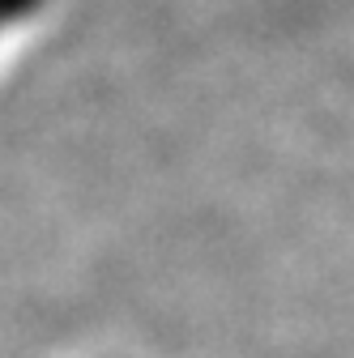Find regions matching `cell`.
Returning <instances> with one entry per match:
<instances>
[{
    "label": "cell",
    "instance_id": "6da1fadb",
    "mask_svg": "<svg viewBox=\"0 0 354 358\" xmlns=\"http://www.w3.org/2000/svg\"><path fill=\"white\" fill-rule=\"evenodd\" d=\"M38 5H43V0H0V26H13L22 17H30Z\"/></svg>",
    "mask_w": 354,
    "mask_h": 358
}]
</instances>
